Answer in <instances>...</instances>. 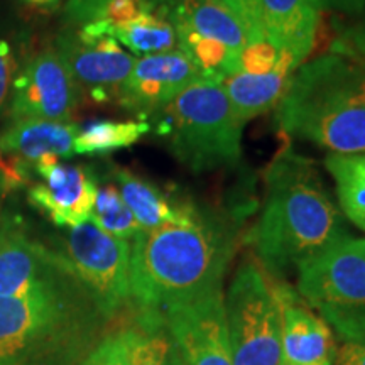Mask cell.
<instances>
[{
    "mask_svg": "<svg viewBox=\"0 0 365 365\" xmlns=\"http://www.w3.org/2000/svg\"><path fill=\"white\" fill-rule=\"evenodd\" d=\"M298 271L301 298L340 339H365V239L345 237Z\"/></svg>",
    "mask_w": 365,
    "mask_h": 365,
    "instance_id": "5",
    "label": "cell"
},
{
    "mask_svg": "<svg viewBox=\"0 0 365 365\" xmlns=\"http://www.w3.org/2000/svg\"><path fill=\"white\" fill-rule=\"evenodd\" d=\"M279 54V49L266 39L250 43L240 53V71L247 75H267L276 68Z\"/></svg>",
    "mask_w": 365,
    "mask_h": 365,
    "instance_id": "27",
    "label": "cell"
},
{
    "mask_svg": "<svg viewBox=\"0 0 365 365\" xmlns=\"http://www.w3.org/2000/svg\"><path fill=\"white\" fill-rule=\"evenodd\" d=\"M4 190H6V186H4V180H2V175H0V196H2Z\"/></svg>",
    "mask_w": 365,
    "mask_h": 365,
    "instance_id": "37",
    "label": "cell"
},
{
    "mask_svg": "<svg viewBox=\"0 0 365 365\" xmlns=\"http://www.w3.org/2000/svg\"><path fill=\"white\" fill-rule=\"evenodd\" d=\"M90 222L107 234L124 240L134 239L143 230L125 205L117 185H105L97 190Z\"/></svg>",
    "mask_w": 365,
    "mask_h": 365,
    "instance_id": "25",
    "label": "cell"
},
{
    "mask_svg": "<svg viewBox=\"0 0 365 365\" xmlns=\"http://www.w3.org/2000/svg\"><path fill=\"white\" fill-rule=\"evenodd\" d=\"M325 166L335 181L341 212L365 232V153L330 154Z\"/></svg>",
    "mask_w": 365,
    "mask_h": 365,
    "instance_id": "22",
    "label": "cell"
},
{
    "mask_svg": "<svg viewBox=\"0 0 365 365\" xmlns=\"http://www.w3.org/2000/svg\"><path fill=\"white\" fill-rule=\"evenodd\" d=\"M56 51L76 86L88 90L95 102L117 98L135 63L113 36L88 38L80 31L59 36Z\"/></svg>",
    "mask_w": 365,
    "mask_h": 365,
    "instance_id": "11",
    "label": "cell"
},
{
    "mask_svg": "<svg viewBox=\"0 0 365 365\" xmlns=\"http://www.w3.org/2000/svg\"><path fill=\"white\" fill-rule=\"evenodd\" d=\"M163 314L185 365H234L222 289Z\"/></svg>",
    "mask_w": 365,
    "mask_h": 365,
    "instance_id": "8",
    "label": "cell"
},
{
    "mask_svg": "<svg viewBox=\"0 0 365 365\" xmlns=\"http://www.w3.org/2000/svg\"><path fill=\"white\" fill-rule=\"evenodd\" d=\"M143 2L150 9V11L170 12L173 6L176 4V0H143Z\"/></svg>",
    "mask_w": 365,
    "mask_h": 365,
    "instance_id": "35",
    "label": "cell"
},
{
    "mask_svg": "<svg viewBox=\"0 0 365 365\" xmlns=\"http://www.w3.org/2000/svg\"><path fill=\"white\" fill-rule=\"evenodd\" d=\"M264 39L293 54L298 66L312 53L319 27L314 0H259Z\"/></svg>",
    "mask_w": 365,
    "mask_h": 365,
    "instance_id": "16",
    "label": "cell"
},
{
    "mask_svg": "<svg viewBox=\"0 0 365 365\" xmlns=\"http://www.w3.org/2000/svg\"><path fill=\"white\" fill-rule=\"evenodd\" d=\"M149 130L150 125L145 122H91L76 134L75 154H105L129 148Z\"/></svg>",
    "mask_w": 365,
    "mask_h": 365,
    "instance_id": "24",
    "label": "cell"
},
{
    "mask_svg": "<svg viewBox=\"0 0 365 365\" xmlns=\"http://www.w3.org/2000/svg\"><path fill=\"white\" fill-rule=\"evenodd\" d=\"M12 86V118L68 122L78 105V86L56 49L36 54Z\"/></svg>",
    "mask_w": 365,
    "mask_h": 365,
    "instance_id": "9",
    "label": "cell"
},
{
    "mask_svg": "<svg viewBox=\"0 0 365 365\" xmlns=\"http://www.w3.org/2000/svg\"><path fill=\"white\" fill-rule=\"evenodd\" d=\"M78 127L46 118H14L0 135V153L21 164L44 158H70L75 154Z\"/></svg>",
    "mask_w": 365,
    "mask_h": 365,
    "instance_id": "17",
    "label": "cell"
},
{
    "mask_svg": "<svg viewBox=\"0 0 365 365\" xmlns=\"http://www.w3.org/2000/svg\"><path fill=\"white\" fill-rule=\"evenodd\" d=\"M59 259L102 313L113 314L130 299L129 240L117 239L88 220L70 228Z\"/></svg>",
    "mask_w": 365,
    "mask_h": 365,
    "instance_id": "7",
    "label": "cell"
},
{
    "mask_svg": "<svg viewBox=\"0 0 365 365\" xmlns=\"http://www.w3.org/2000/svg\"><path fill=\"white\" fill-rule=\"evenodd\" d=\"M218 2L225 6L239 19L245 34H247L249 44L264 39L259 0H218Z\"/></svg>",
    "mask_w": 365,
    "mask_h": 365,
    "instance_id": "28",
    "label": "cell"
},
{
    "mask_svg": "<svg viewBox=\"0 0 365 365\" xmlns=\"http://www.w3.org/2000/svg\"><path fill=\"white\" fill-rule=\"evenodd\" d=\"M210 81L181 49L137 59L117 102L140 117L156 115L188 86ZM213 83V81H210Z\"/></svg>",
    "mask_w": 365,
    "mask_h": 365,
    "instance_id": "10",
    "label": "cell"
},
{
    "mask_svg": "<svg viewBox=\"0 0 365 365\" xmlns=\"http://www.w3.org/2000/svg\"><path fill=\"white\" fill-rule=\"evenodd\" d=\"M156 115L161 117L159 132L168 137L171 153L190 171L208 173L240 161L245 122L220 85H191Z\"/></svg>",
    "mask_w": 365,
    "mask_h": 365,
    "instance_id": "4",
    "label": "cell"
},
{
    "mask_svg": "<svg viewBox=\"0 0 365 365\" xmlns=\"http://www.w3.org/2000/svg\"><path fill=\"white\" fill-rule=\"evenodd\" d=\"M319 11H335L346 16H359L364 12L365 0H314Z\"/></svg>",
    "mask_w": 365,
    "mask_h": 365,
    "instance_id": "33",
    "label": "cell"
},
{
    "mask_svg": "<svg viewBox=\"0 0 365 365\" xmlns=\"http://www.w3.org/2000/svg\"><path fill=\"white\" fill-rule=\"evenodd\" d=\"M34 168L44 182L31 188V202L54 225L75 228L90 220L98 188L83 168L66 166L54 156L41 159Z\"/></svg>",
    "mask_w": 365,
    "mask_h": 365,
    "instance_id": "13",
    "label": "cell"
},
{
    "mask_svg": "<svg viewBox=\"0 0 365 365\" xmlns=\"http://www.w3.org/2000/svg\"><path fill=\"white\" fill-rule=\"evenodd\" d=\"M335 365H365V339L344 341L335 354Z\"/></svg>",
    "mask_w": 365,
    "mask_h": 365,
    "instance_id": "32",
    "label": "cell"
},
{
    "mask_svg": "<svg viewBox=\"0 0 365 365\" xmlns=\"http://www.w3.org/2000/svg\"><path fill=\"white\" fill-rule=\"evenodd\" d=\"M266 188L252 244L271 274L299 269L349 237L340 212L308 159L293 150L277 154L267 170Z\"/></svg>",
    "mask_w": 365,
    "mask_h": 365,
    "instance_id": "2",
    "label": "cell"
},
{
    "mask_svg": "<svg viewBox=\"0 0 365 365\" xmlns=\"http://www.w3.org/2000/svg\"><path fill=\"white\" fill-rule=\"evenodd\" d=\"M168 12L144 11L127 24L115 27L112 36L135 54H161L180 49L175 26Z\"/></svg>",
    "mask_w": 365,
    "mask_h": 365,
    "instance_id": "21",
    "label": "cell"
},
{
    "mask_svg": "<svg viewBox=\"0 0 365 365\" xmlns=\"http://www.w3.org/2000/svg\"><path fill=\"white\" fill-rule=\"evenodd\" d=\"M107 2L108 0H68V19L73 24H81V27L91 24L95 21H100Z\"/></svg>",
    "mask_w": 365,
    "mask_h": 365,
    "instance_id": "30",
    "label": "cell"
},
{
    "mask_svg": "<svg viewBox=\"0 0 365 365\" xmlns=\"http://www.w3.org/2000/svg\"><path fill=\"white\" fill-rule=\"evenodd\" d=\"M344 44L346 53H352L355 56L365 59V19L357 29L349 33V36L344 39Z\"/></svg>",
    "mask_w": 365,
    "mask_h": 365,
    "instance_id": "34",
    "label": "cell"
},
{
    "mask_svg": "<svg viewBox=\"0 0 365 365\" xmlns=\"http://www.w3.org/2000/svg\"><path fill=\"white\" fill-rule=\"evenodd\" d=\"M134 328L107 336L81 365H132Z\"/></svg>",
    "mask_w": 365,
    "mask_h": 365,
    "instance_id": "26",
    "label": "cell"
},
{
    "mask_svg": "<svg viewBox=\"0 0 365 365\" xmlns=\"http://www.w3.org/2000/svg\"><path fill=\"white\" fill-rule=\"evenodd\" d=\"M298 68L293 54L281 51L276 68L267 75H247L239 71L225 76L220 86L237 115L247 122L279 103Z\"/></svg>",
    "mask_w": 365,
    "mask_h": 365,
    "instance_id": "18",
    "label": "cell"
},
{
    "mask_svg": "<svg viewBox=\"0 0 365 365\" xmlns=\"http://www.w3.org/2000/svg\"><path fill=\"white\" fill-rule=\"evenodd\" d=\"M281 304V364L333 365L335 339L322 317H317L289 286L277 284Z\"/></svg>",
    "mask_w": 365,
    "mask_h": 365,
    "instance_id": "14",
    "label": "cell"
},
{
    "mask_svg": "<svg viewBox=\"0 0 365 365\" xmlns=\"http://www.w3.org/2000/svg\"><path fill=\"white\" fill-rule=\"evenodd\" d=\"M225 318L234 365H281V304L266 271L252 262L237 269Z\"/></svg>",
    "mask_w": 365,
    "mask_h": 365,
    "instance_id": "6",
    "label": "cell"
},
{
    "mask_svg": "<svg viewBox=\"0 0 365 365\" xmlns=\"http://www.w3.org/2000/svg\"><path fill=\"white\" fill-rule=\"evenodd\" d=\"M59 255L26 239L12 225L0 227V296H24L54 284Z\"/></svg>",
    "mask_w": 365,
    "mask_h": 365,
    "instance_id": "15",
    "label": "cell"
},
{
    "mask_svg": "<svg viewBox=\"0 0 365 365\" xmlns=\"http://www.w3.org/2000/svg\"><path fill=\"white\" fill-rule=\"evenodd\" d=\"M234 250L230 223L190 202L180 220L134 237L130 298L143 312L164 313L222 289Z\"/></svg>",
    "mask_w": 365,
    "mask_h": 365,
    "instance_id": "1",
    "label": "cell"
},
{
    "mask_svg": "<svg viewBox=\"0 0 365 365\" xmlns=\"http://www.w3.org/2000/svg\"><path fill=\"white\" fill-rule=\"evenodd\" d=\"M115 178L122 198L143 230H153L180 220L191 202L171 198L156 185L143 180L129 170H118Z\"/></svg>",
    "mask_w": 365,
    "mask_h": 365,
    "instance_id": "20",
    "label": "cell"
},
{
    "mask_svg": "<svg viewBox=\"0 0 365 365\" xmlns=\"http://www.w3.org/2000/svg\"><path fill=\"white\" fill-rule=\"evenodd\" d=\"M281 365H284V364H281Z\"/></svg>",
    "mask_w": 365,
    "mask_h": 365,
    "instance_id": "38",
    "label": "cell"
},
{
    "mask_svg": "<svg viewBox=\"0 0 365 365\" xmlns=\"http://www.w3.org/2000/svg\"><path fill=\"white\" fill-rule=\"evenodd\" d=\"M144 11H150V9L145 6L143 0H108L105 4L100 19L107 22L112 34V31L115 27H120L127 24V22L134 21Z\"/></svg>",
    "mask_w": 365,
    "mask_h": 365,
    "instance_id": "29",
    "label": "cell"
},
{
    "mask_svg": "<svg viewBox=\"0 0 365 365\" xmlns=\"http://www.w3.org/2000/svg\"><path fill=\"white\" fill-rule=\"evenodd\" d=\"M276 122L287 135L331 154L365 153V59L333 51L298 68Z\"/></svg>",
    "mask_w": 365,
    "mask_h": 365,
    "instance_id": "3",
    "label": "cell"
},
{
    "mask_svg": "<svg viewBox=\"0 0 365 365\" xmlns=\"http://www.w3.org/2000/svg\"><path fill=\"white\" fill-rule=\"evenodd\" d=\"M170 19L173 24L186 26L203 38L220 41L234 53L240 54L249 44L239 19L218 0H176Z\"/></svg>",
    "mask_w": 365,
    "mask_h": 365,
    "instance_id": "19",
    "label": "cell"
},
{
    "mask_svg": "<svg viewBox=\"0 0 365 365\" xmlns=\"http://www.w3.org/2000/svg\"><path fill=\"white\" fill-rule=\"evenodd\" d=\"M134 331L132 365H185L163 313L143 312Z\"/></svg>",
    "mask_w": 365,
    "mask_h": 365,
    "instance_id": "23",
    "label": "cell"
},
{
    "mask_svg": "<svg viewBox=\"0 0 365 365\" xmlns=\"http://www.w3.org/2000/svg\"><path fill=\"white\" fill-rule=\"evenodd\" d=\"M61 317L56 284L24 296H0V362L24 357L56 328Z\"/></svg>",
    "mask_w": 365,
    "mask_h": 365,
    "instance_id": "12",
    "label": "cell"
},
{
    "mask_svg": "<svg viewBox=\"0 0 365 365\" xmlns=\"http://www.w3.org/2000/svg\"><path fill=\"white\" fill-rule=\"evenodd\" d=\"M27 2L34 4V6H53L58 0H27Z\"/></svg>",
    "mask_w": 365,
    "mask_h": 365,
    "instance_id": "36",
    "label": "cell"
},
{
    "mask_svg": "<svg viewBox=\"0 0 365 365\" xmlns=\"http://www.w3.org/2000/svg\"><path fill=\"white\" fill-rule=\"evenodd\" d=\"M14 70H16V58L11 44L6 39H0V110L7 103L9 91L14 85Z\"/></svg>",
    "mask_w": 365,
    "mask_h": 365,
    "instance_id": "31",
    "label": "cell"
}]
</instances>
